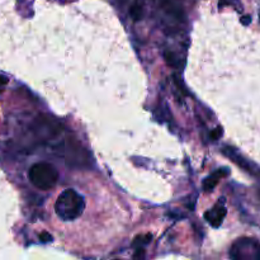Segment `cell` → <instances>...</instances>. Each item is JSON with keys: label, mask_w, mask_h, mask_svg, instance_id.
I'll list each match as a JSON object with an SVG mask.
<instances>
[{"label": "cell", "mask_w": 260, "mask_h": 260, "mask_svg": "<svg viewBox=\"0 0 260 260\" xmlns=\"http://www.w3.org/2000/svg\"><path fill=\"white\" fill-rule=\"evenodd\" d=\"M85 208V201L74 189H65L55 203L56 215L62 221H74L81 216Z\"/></svg>", "instance_id": "1"}, {"label": "cell", "mask_w": 260, "mask_h": 260, "mask_svg": "<svg viewBox=\"0 0 260 260\" xmlns=\"http://www.w3.org/2000/svg\"><path fill=\"white\" fill-rule=\"evenodd\" d=\"M30 183L40 190L52 189L58 180V173L53 165L48 162H37L28 172Z\"/></svg>", "instance_id": "2"}, {"label": "cell", "mask_w": 260, "mask_h": 260, "mask_svg": "<svg viewBox=\"0 0 260 260\" xmlns=\"http://www.w3.org/2000/svg\"><path fill=\"white\" fill-rule=\"evenodd\" d=\"M231 258L236 260L244 259H258L260 260V245L255 241L244 239L236 241L231 248Z\"/></svg>", "instance_id": "3"}, {"label": "cell", "mask_w": 260, "mask_h": 260, "mask_svg": "<svg viewBox=\"0 0 260 260\" xmlns=\"http://www.w3.org/2000/svg\"><path fill=\"white\" fill-rule=\"evenodd\" d=\"M160 8L164 10L165 14L169 15L175 22L180 23L184 20V12L183 8L177 0H160Z\"/></svg>", "instance_id": "4"}, {"label": "cell", "mask_w": 260, "mask_h": 260, "mask_svg": "<svg viewBox=\"0 0 260 260\" xmlns=\"http://www.w3.org/2000/svg\"><path fill=\"white\" fill-rule=\"evenodd\" d=\"M85 150L78 144H69L66 146V161L68 165L71 167H83L84 162L86 164L88 159H84L81 156V152H84Z\"/></svg>", "instance_id": "5"}, {"label": "cell", "mask_w": 260, "mask_h": 260, "mask_svg": "<svg viewBox=\"0 0 260 260\" xmlns=\"http://www.w3.org/2000/svg\"><path fill=\"white\" fill-rule=\"evenodd\" d=\"M225 216H226V208L225 206H222V203H220V205L216 206L213 210L208 211V212L205 213L206 220H207L211 225L215 226V228H218V226L222 223Z\"/></svg>", "instance_id": "6"}, {"label": "cell", "mask_w": 260, "mask_h": 260, "mask_svg": "<svg viewBox=\"0 0 260 260\" xmlns=\"http://www.w3.org/2000/svg\"><path fill=\"white\" fill-rule=\"evenodd\" d=\"M228 173H229L228 170H225V169L217 170L216 173H213L212 175H210V177L205 180V183H203V189H205L206 192H210V190H212L213 188L216 187V184L220 182L221 178L225 177V175H228Z\"/></svg>", "instance_id": "7"}, {"label": "cell", "mask_w": 260, "mask_h": 260, "mask_svg": "<svg viewBox=\"0 0 260 260\" xmlns=\"http://www.w3.org/2000/svg\"><path fill=\"white\" fill-rule=\"evenodd\" d=\"M164 58L165 61H167V63L169 66H172V68H175V66H178V58L177 56H175L174 52H172V51H165L164 52Z\"/></svg>", "instance_id": "8"}, {"label": "cell", "mask_w": 260, "mask_h": 260, "mask_svg": "<svg viewBox=\"0 0 260 260\" xmlns=\"http://www.w3.org/2000/svg\"><path fill=\"white\" fill-rule=\"evenodd\" d=\"M129 13H131V17L134 18L135 20H139L142 18V8L140 7L139 4H135L134 7H131Z\"/></svg>", "instance_id": "9"}, {"label": "cell", "mask_w": 260, "mask_h": 260, "mask_svg": "<svg viewBox=\"0 0 260 260\" xmlns=\"http://www.w3.org/2000/svg\"><path fill=\"white\" fill-rule=\"evenodd\" d=\"M221 135H222V129H221V127H217V128L213 129V131L211 132L210 137H211V140H218L220 139Z\"/></svg>", "instance_id": "10"}, {"label": "cell", "mask_w": 260, "mask_h": 260, "mask_svg": "<svg viewBox=\"0 0 260 260\" xmlns=\"http://www.w3.org/2000/svg\"><path fill=\"white\" fill-rule=\"evenodd\" d=\"M40 240L42 241V243H48V241L52 240V236H51L50 234H47V233H42L40 235Z\"/></svg>", "instance_id": "11"}, {"label": "cell", "mask_w": 260, "mask_h": 260, "mask_svg": "<svg viewBox=\"0 0 260 260\" xmlns=\"http://www.w3.org/2000/svg\"><path fill=\"white\" fill-rule=\"evenodd\" d=\"M259 196H260V193H259Z\"/></svg>", "instance_id": "12"}]
</instances>
